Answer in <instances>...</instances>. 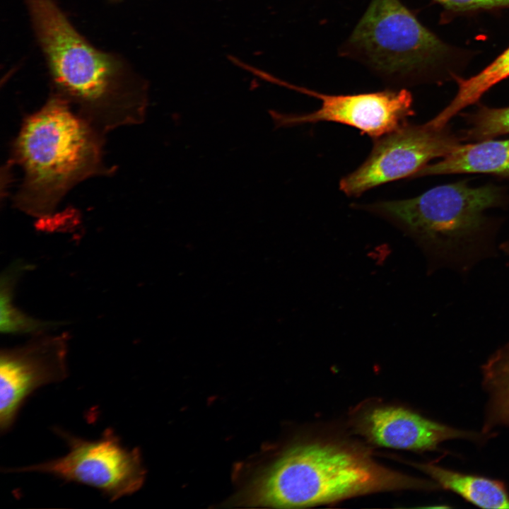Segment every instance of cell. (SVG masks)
I'll list each match as a JSON object with an SVG mask.
<instances>
[{"label": "cell", "instance_id": "11", "mask_svg": "<svg viewBox=\"0 0 509 509\" xmlns=\"http://www.w3.org/2000/svg\"><path fill=\"white\" fill-rule=\"evenodd\" d=\"M457 173H486L509 178V139L461 144L441 160L424 166L414 177Z\"/></svg>", "mask_w": 509, "mask_h": 509}, {"label": "cell", "instance_id": "14", "mask_svg": "<svg viewBox=\"0 0 509 509\" xmlns=\"http://www.w3.org/2000/svg\"><path fill=\"white\" fill-rule=\"evenodd\" d=\"M483 385L489 400L484 433L509 426V343L496 351L482 367Z\"/></svg>", "mask_w": 509, "mask_h": 509}, {"label": "cell", "instance_id": "1", "mask_svg": "<svg viewBox=\"0 0 509 509\" xmlns=\"http://www.w3.org/2000/svg\"><path fill=\"white\" fill-rule=\"evenodd\" d=\"M54 94L102 134L140 123L148 85L120 54L98 48L55 0H23Z\"/></svg>", "mask_w": 509, "mask_h": 509}, {"label": "cell", "instance_id": "7", "mask_svg": "<svg viewBox=\"0 0 509 509\" xmlns=\"http://www.w3.org/2000/svg\"><path fill=\"white\" fill-rule=\"evenodd\" d=\"M461 144L447 126L407 122L375 139L367 159L341 179L339 189L349 197H357L382 184L414 177L430 160L447 156Z\"/></svg>", "mask_w": 509, "mask_h": 509}, {"label": "cell", "instance_id": "13", "mask_svg": "<svg viewBox=\"0 0 509 509\" xmlns=\"http://www.w3.org/2000/svg\"><path fill=\"white\" fill-rule=\"evenodd\" d=\"M509 77V47L479 74L469 78L456 77L457 92L452 101L430 120L436 127L447 126L449 121L467 106L476 103L496 83Z\"/></svg>", "mask_w": 509, "mask_h": 509}, {"label": "cell", "instance_id": "16", "mask_svg": "<svg viewBox=\"0 0 509 509\" xmlns=\"http://www.w3.org/2000/svg\"><path fill=\"white\" fill-rule=\"evenodd\" d=\"M469 127L462 139L467 141H482L509 134V106L489 107L481 105L467 117Z\"/></svg>", "mask_w": 509, "mask_h": 509}, {"label": "cell", "instance_id": "10", "mask_svg": "<svg viewBox=\"0 0 509 509\" xmlns=\"http://www.w3.org/2000/svg\"><path fill=\"white\" fill-rule=\"evenodd\" d=\"M349 423L354 433L371 444L414 451L434 450L452 439L481 441L486 434L455 428L392 405L363 407Z\"/></svg>", "mask_w": 509, "mask_h": 509}, {"label": "cell", "instance_id": "12", "mask_svg": "<svg viewBox=\"0 0 509 509\" xmlns=\"http://www.w3.org/2000/svg\"><path fill=\"white\" fill-rule=\"evenodd\" d=\"M441 488L457 493L483 508H509V493L497 479L461 473L431 463H414Z\"/></svg>", "mask_w": 509, "mask_h": 509}, {"label": "cell", "instance_id": "3", "mask_svg": "<svg viewBox=\"0 0 509 509\" xmlns=\"http://www.w3.org/2000/svg\"><path fill=\"white\" fill-rule=\"evenodd\" d=\"M102 134L52 93L22 125L13 149L21 177L13 201L23 211L48 218L76 185L105 169Z\"/></svg>", "mask_w": 509, "mask_h": 509}, {"label": "cell", "instance_id": "17", "mask_svg": "<svg viewBox=\"0 0 509 509\" xmlns=\"http://www.w3.org/2000/svg\"><path fill=\"white\" fill-rule=\"evenodd\" d=\"M454 11L509 8V0H434Z\"/></svg>", "mask_w": 509, "mask_h": 509}, {"label": "cell", "instance_id": "8", "mask_svg": "<svg viewBox=\"0 0 509 509\" xmlns=\"http://www.w3.org/2000/svg\"><path fill=\"white\" fill-rule=\"evenodd\" d=\"M67 334H36L27 344L0 354V431L13 424L27 397L42 386L68 376Z\"/></svg>", "mask_w": 509, "mask_h": 509}, {"label": "cell", "instance_id": "2", "mask_svg": "<svg viewBox=\"0 0 509 509\" xmlns=\"http://www.w3.org/2000/svg\"><path fill=\"white\" fill-rule=\"evenodd\" d=\"M438 488L432 480L384 467L361 447L344 442L313 440L290 446L257 469L228 503L305 508L373 493Z\"/></svg>", "mask_w": 509, "mask_h": 509}, {"label": "cell", "instance_id": "4", "mask_svg": "<svg viewBox=\"0 0 509 509\" xmlns=\"http://www.w3.org/2000/svg\"><path fill=\"white\" fill-rule=\"evenodd\" d=\"M501 189L465 181L433 187L413 198L356 206L389 221L411 238L433 260L456 257L476 247L485 212L498 206Z\"/></svg>", "mask_w": 509, "mask_h": 509}, {"label": "cell", "instance_id": "9", "mask_svg": "<svg viewBox=\"0 0 509 509\" xmlns=\"http://www.w3.org/2000/svg\"><path fill=\"white\" fill-rule=\"evenodd\" d=\"M301 93L320 99L322 105L307 114L274 113L278 126L334 122L353 127L378 139L407 122L414 114L411 94L406 90H387L353 95H327L293 86Z\"/></svg>", "mask_w": 509, "mask_h": 509}, {"label": "cell", "instance_id": "18", "mask_svg": "<svg viewBox=\"0 0 509 509\" xmlns=\"http://www.w3.org/2000/svg\"><path fill=\"white\" fill-rule=\"evenodd\" d=\"M112 1H117V0H112Z\"/></svg>", "mask_w": 509, "mask_h": 509}, {"label": "cell", "instance_id": "6", "mask_svg": "<svg viewBox=\"0 0 509 509\" xmlns=\"http://www.w3.org/2000/svg\"><path fill=\"white\" fill-rule=\"evenodd\" d=\"M54 431L69 446L66 455L38 464L6 468L4 472L50 474L98 488L111 501L131 495L143 486L146 472L140 450L124 447L113 430H105L95 440L76 437L58 428Z\"/></svg>", "mask_w": 509, "mask_h": 509}, {"label": "cell", "instance_id": "5", "mask_svg": "<svg viewBox=\"0 0 509 509\" xmlns=\"http://www.w3.org/2000/svg\"><path fill=\"white\" fill-rule=\"evenodd\" d=\"M347 48L379 74L397 78L421 76L450 53L399 0H373Z\"/></svg>", "mask_w": 509, "mask_h": 509}, {"label": "cell", "instance_id": "15", "mask_svg": "<svg viewBox=\"0 0 509 509\" xmlns=\"http://www.w3.org/2000/svg\"><path fill=\"white\" fill-rule=\"evenodd\" d=\"M28 264L19 260L9 266L1 276L0 281V329L9 334H40L54 329L61 322H46L25 315L13 303L14 288Z\"/></svg>", "mask_w": 509, "mask_h": 509}]
</instances>
